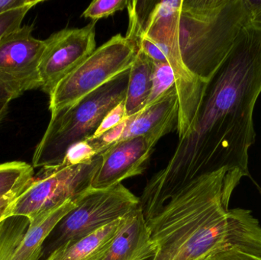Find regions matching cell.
Returning <instances> with one entry per match:
<instances>
[{"instance_id":"6da1fadb","label":"cell","mask_w":261,"mask_h":260,"mask_svg":"<svg viewBox=\"0 0 261 260\" xmlns=\"http://www.w3.org/2000/svg\"><path fill=\"white\" fill-rule=\"evenodd\" d=\"M261 93V31L248 24L207 85L194 126L164 169L147 182L139 207L147 221L201 177L222 169L250 177L248 151L255 143L254 114Z\"/></svg>"},{"instance_id":"7a4b0ae2","label":"cell","mask_w":261,"mask_h":260,"mask_svg":"<svg viewBox=\"0 0 261 260\" xmlns=\"http://www.w3.org/2000/svg\"><path fill=\"white\" fill-rule=\"evenodd\" d=\"M241 177L222 169L193 182L147 221L156 252L149 260H204L218 252L245 251L252 241L245 212L228 209Z\"/></svg>"},{"instance_id":"3957f363","label":"cell","mask_w":261,"mask_h":260,"mask_svg":"<svg viewBox=\"0 0 261 260\" xmlns=\"http://www.w3.org/2000/svg\"><path fill=\"white\" fill-rule=\"evenodd\" d=\"M251 20L245 0H181L178 39L187 68L208 83Z\"/></svg>"},{"instance_id":"277c9868","label":"cell","mask_w":261,"mask_h":260,"mask_svg":"<svg viewBox=\"0 0 261 260\" xmlns=\"http://www.w3.org/2000/svg\"><path fill=\"white\" fill-rule=\"evenodd\" d=\"M181 0L145 2L128 1L141 32L159 47L171 67L175 77L179 113L177 130L179 139L194 126L203 102L208 83L190 71L182 61L178 39V16Z\"/></svg>"},{"instance_id":"5b68a950","label":"cell","mask_w":261,"mask_h":260,"mask_svg":"<svg viewBox=\"0 0 261 260\" xmlns=\"http://www.w3.org/2000/svg\"><path fill=\"white\" fill-rule=\"evenodd\" d=\"M128 76L129 70L50 116L34 152L32 166L41 169L59 165L72 145L93 137L107 114L125 101Z\"/></svg>"},{"instance_id":"8992f818","label":"cell","mask_w":261,"mask_h":260,"mask_svg":"<svg viewBox=\"0 0 261 260\" xmlns=\"http://www.w3.org/2000/svg\"><path fill=\"white\" fill-rule=\"evenodd\" d=\"M137 51L135 43L121 34L96 48L64 78L49 96L51 115L75 105L87 95L130 70Z\"/></svg>"},{"instance_id":"52a82bcc","label":"cell","mask_w":261,"mask_h":260,"mask_svg":"<svg viewBox=\"0 0 261 260\" xmlns=\"http://www.w3.org/2000/svg\"><path fill=\"white\" fill-rule=\"evenodd\" d=\"M102 162L101 155L86 164L41 168L14 205L11 216L29 221L69 199H76L91 188Z\"/></svg>"},{"instance_id":"ba28073f","label":"cell","mask_w":261,"mask_h":260,"mask_svg":"<svg viewBox=\"0 0 261 260\" xmlns=\"http://www.w3.org/2000/svg\"><path fill=\"white\" fill-rule=\"evenodd\" d=\"M139 203V198L122 183L107 189L90 188L83 194L77 206L55 227L57 238L51 252L124 218L138 209Z\"/></svg>"},{"instance_id":"9c48e42d","label":"cell","mask_w":261,"mask_h":260,"mask_svg":"<svg viewBox=\"0 0 261 260\" xmlns=\"http://www.w3.org/2000/svg\"><path fill=\"white\" fill-rule=\"evenodd\" d=\"M96 23L81 28H65L45 40L40 61L41 90L50 96L58 83L96 50Z\"/></svg>"},{"instance_id":"30bf717a","label":"cell","mask_w":261,"mask_h":260,"mask_svg":"<svg viewBox=\"0 0 261 260\" xmlns=\"http://www.w3.org/2000/svg\"><path fill=\"white\" fill-rule=\"evenodd\" d=\"M156 142L146 137L118 142L101 154L100 166L93 177L91 189H107L145 170Z\"/></svg>"},{"instance_id":"8fae6325","label":"cell","mask_w":261,"mask_h":260,"mask_svg":"<svg viewBox=\"0 0 261 260\" xmlns=\"http://www.w3.org/2000/svg\"><path fill=\"white\" fill-rule=\"evenodd\" d=\"M33 25L21 26L0 42V71L21 82L27 90L41 88L39 67L45 40L32 35Z\"/></svg>"},{"instance_id":"7c38bea8","label":"cell","mask_w":261,"mask_h":260,"mask_svg":"<svg viewBox=\"0 0 261 260\" xmlns=\"http://www.w3.org/2000/svg\"><path fill=\"white\" fill-rule=\"evenodd\" d=\"M178 113L179 104L174 86L139 112L127 118L126 127L119 141L146 137L158 143L161 137L176 129Z\"/></svg>"},{"instance_id":"4fadbf2b","label":"cell","mask_w":261,"mask_h":260,"mask_svg":"<svg viewBox=\"0 0 261 260\" xmlns=\"http://www.w3.org/2000/svg\"><path fill=\"white\" fill-rule=\"evenodd\" d=\"M156 245L150 238V230L139 207L130 212L118 233L103 260H135L153 256Z\"/></svg>"},{"instance_id":"5bb4252c","label":"cell","mask_w":261,"mask_h":260,"mask_svg":"<svg viewBox=\"0 0 261 260\" xmlns=\"http://www.w3.org/2000/svg\"><path fill=\"white\" fill-rule=\"evenodd\" d=\"M81 196L82 195L76 199L67 200L29 221V228L10 260H39L46 238L77 206Z\"/></svg>"},{"instance_id":"9a60e30c","label":"cell","mask_w":261,"mask_h":260,"mask_svg":"<svg viewBox=\"0 0 261 260\" xmlns=\"http://www.w3.org/2000/svg\"><path fill=\"white\" fill-rule=\"evenodd\" d=\"M126 216L78 241L62 244L53 250L45 260H103L125 224Z\"/></svg>"},{"instance_id":"2e32d148","label":"cell","mask_w":261,"mask_h":260,"mask_svg":"<svg viewBox=\"0 0 261 260\" xmlns=\"http://www.w3.org/2000/svg\"><path fill=\"white\" fill-rule=\"evenodd\" d=\"M153 62L138 50L129 70L128 87L124 104L127 117L139 112L147 103L152 86Z\"/></svg>"},{"instance_id":"e0dca14e","label":"cell","mask_w":261,"mask_h":260,"mask_svg":"<svg viewBox=\"0 0 261 260\" xmlns=\"http://www.w3.org/2000/svg\"><path fill=\"white\" fill-rule=\"evenodd\" d=\"M25 217L10 216L0 223V260H10L29 228Z\"/></svg>"},{"instance_id":"ac0fdd59","label":"cell","mask_w":261,"mask_h":260,"mask_svg":"<svg viewBox=\"0 0 261 260\" xmlns=\"http://www.w3.org/2000/svg\"><path fill=\"white\" fill-rule=\"evenodd\" d=\"M35 177L32 165L21 161L0 164V198L28 186Z\"/></svg>"},{"instance_id":"d6986e66","label":"cell","mask_w":261,"mask_h":260,"mask_svg":"<svg viewBox=\"0 0 261 260\" xmlns=\"http://www.w3.org/2000/svg\"><path fill=\"white\" fill-rule=\"evenodd\" d=\"M151 80V90L145 106L154 102L175 86L174 74L168 63L161 64L153 62Z\"/></svg>"},{"instance_id":"ffe728a7","label":"cell","mask_w":261,"mask_h":260,"mask_svg":"<svg viewBox=\"0 0 261 260\" xmlns=\"http://www.w3.org/2000/svg\"><path fill=\"white\" fill-rule=\"evenodd\" d=\"M43 0H31L28 4L0 13V42L21 27L28 12Z\"/></svg>"},{"instance_id":"44dd1931","label":"cell","mask_w":261,"mask_h":260,"mask_svg":"<svg viewBox=\"0 0 261 260\" xmlns=\"http://www.w3.org/2000/svg\"><path fill=\"white\" fill-rule=\"evenodd\" d=\"M97 156L99 154L88 140H83L72 145L66 153L63 161L57 166L67 167L86 164L93 161Z\"/></svg>"},{"instance_id":"7402d4cb","label":"cell","mask_w":261,"mask_h":260,"mask_svg":"<svg viewBox=\"0 0 261 260\" xmlns=\"http://www.w3.org/2000/svg\"><path fill=\"white\" fill-rule=\"evenodd\" d=\"M127 0H96L92 2L82 14V16L92 21L107 18L118 11L123 10L128 6Z\"/></svg>"},{"instance_id":"603a6c76","label":"cell","mask_w":261,"mask_h":260,"mask_svg":"<svg viewBox=\"0 0 261 260\" xmlns=\"http://www.w3.org/2000/svg\"><path fill=\"white\" fill-rule=\"evenodd\" d=\"M28 91L24 85L0 71V101L10 103Z\"/></svg>"},{"instance_id":"cb8c5ba5","label":"cell","mask_w":261,"mask_h":260,"mask_svg":"<svg viewBox=\"0 0 261 260\" xmlns=\"http://www.w3.org/2000/svg\"><path fill=\"white\" fill-rule=\"evenodd\" d=\"M126 111H125L124 102L116 105L107 114L103 120L101 122L98 129L96 130L93 137L90 138L96 139L102 136L110 130L113 129L115 127L122 123L127 119Z\"/></svg>"},{"instance_id":"d4e9b609","label":"cell","mask_w":261,"mask_h":260,"mask_svg":"<svg viewBox=\"0 0 261 260\" xmlns=\"http://www.w3.org/2000/svg\"><path fill=\"white\" fill-rule=\"evenodd\" d=\"M29 184L24 186V187L21 188V189H16V190L13 191V192L0 198V223L3 220L11 216L14 205L16 203L18 197L25 191Z\"/></svg>"},{"instance_id":"484cf974","label":"cell","mask_w":261,"mask_h":260,"mask_svg":"<svg viewBox=\"0 0 261 260\" xmlns=\"http://www.w3.org/2000/svg\"><path fill=\"white\" fill-rule=\"evenodd\" d=\"M204 260H261V257L247 254L239 250H228L218 252Z\"/></svg>"},{"instance_id":"4316f807","label":"cell","mask_w":261,"mask_h":260,"mask_svg":"<svg viewBox=\"0 0 261 260\" xmlns=\"http://www.w3.org/2000/svg\"><path fill=\"white\" fill-rule=\"evenodd\" d=\"M31 0H0V13L28 4Z\"/></svg>"},{"instance_id":"83f0119b","label":"cell","mask_w":261,"mask_h":260,"mask_svg":"<svg viewBox=\"0 0 261 260\" xmlns=\"http://www.w3.org/2000/svg\"><path fill=\"white\" fill-rule=\"evenodd\" d=\"M9 106V102L0 101V124L7 115Z\"/></svg>"},{"instance_id":"f1b7e54d","label":"cell","mask_w":261,"mask_h":260,"mask_svg":"<svg viewBox=\"0 0 261 260\" xmlns=\"http://www.w3.org/2000/svg\"><path fill=\"white\" fill-rule=\"evenodd\" d=\"M249 25H251L254 28L261 31V11L251 18Z\"/></svg>"},{"instance_id":"f546056e","label":"cell","mask_w":261,"mask_h":260,"mask_svg":"<svg viewBox=\"0 0 261 260\" xmlns=\"http://www.w3.org/2000/svg\"><path fill=\"white\" fill-rule=\"evenodd\" d=\"M151 257H153V256H143V257L138 258V259L135 260H149Z\"/></svg>"},{"instance_id":"4dcf8cb0","label":"cell","mask_w":261,"mask_h":260,"mask_svg":"<svg viewBox=\"0 0 261 260\" xmlns=\"http://www.w3.org/2000/svg\"><path fill=\"white\" fill-rule=\"evenodd\" d=\"M258 190H259V192H260V195H261V188L258 187Z\"/></svg>"}]
</instances>
